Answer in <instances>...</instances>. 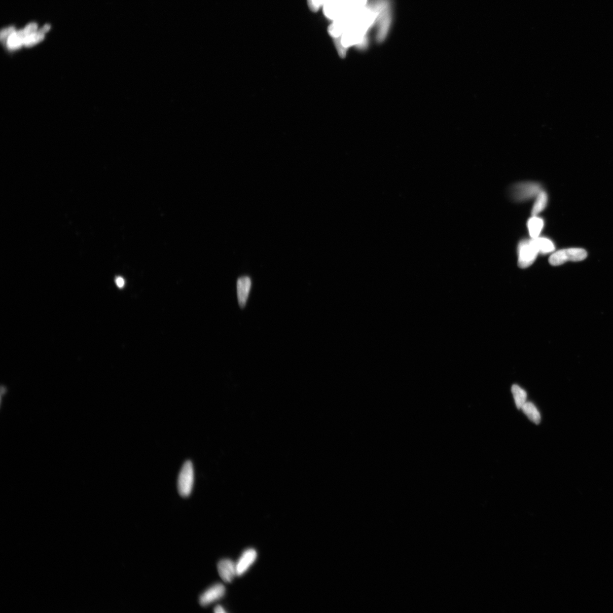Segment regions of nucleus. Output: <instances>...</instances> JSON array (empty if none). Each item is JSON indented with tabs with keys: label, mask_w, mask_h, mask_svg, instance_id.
Listing matches in <instances>:
<instances>
[{
	"label": "nucleus",
	"mask_w": 613,
	"mask_h": 613,
	"mask_svg": "<svg viewBox=\"0 0 613 613\" xmlns=\"http://www.w3.org/2000/svg\"><path fill=\"white\" fill-rule=\"evenodd\" d=\"M387 9L383 0H378L372 5H367L354 15L349 26L335 44L341 58H345L348 50L356 47L364 49L367 45V34Z\"/></svg>",
	"instance_id": "obj_1"
},
{
	"label": "nucleus",
	"mask_w": 613,
	"mask_h": 613,
	"mask_svg": "<svg viewBox=\"0 0 613 613\" xmlns=\"http://www.w3.org/2000/svg\"><path fill=\"white\" fill-rule=\"evenodd\" d=\"M194 482V467L192 461L188 460L182 467L177 481L178 491L182 497L187 498L190 496Z\"/></svg>",
	"instance_id": "obj_2"
},
{
	"label": "nucleus",
	"mask_w": 613,
	"mask_h": 613,
	"mask_svg": "<svg viewBox=\"0 0 613 613\" xmlns=\"http://www.w3.org/2000/svg\"><path fill=\"white\" fill-rule=\"evenodd\" d=\"M587 257V253L583 249L569 248L560 250L552 254L549 259V263L552 266H559L567 261L578 262L584 260Z\"/></svg>",
	"instance_id": "obj_3"
},
{
	"label": "nucleus",
	"mask_w": 613,
	"mask_h": 613,
	"mask_svg": "<svg viewBox=\"0 0 613 613\" xmlns=\"http://www.w3.org/2000/svg\"><path fill=\"white\" fill-rule=\"evenodd\" d=\"M538 253V250L532 238L521 241L518 247V266L521 268H527L531 266Z\"/></svg>",
	"instance_id": "obj_4"
},
{
	"label": "nucleus",
	"mask_w": 613,
	"mask_h": 613,
	"mask_svg": "<svg viewBox=\"0 0 613 613\" xmlns=\"http://www.w3.org/2000/svg\"><path fill=\"white\" fill-rule=\"evenodd\" d=\"M542 191L540 185L533 182H525L514 185L511 189V195L514 200L523 202L538 195Z\"/></svg>",
	"instance_id": "obj_5"
},
{
	"label": "nucleus",
	"mask_w": 613,
	"mask_h": 613,
	"mask_svg": "<svg viewBox=\"0 0 613 613\" xmlns=\"http://www.w3.org/2000/svg\"><path fill=\"white\" fill-rule=\"evenodd\" d=\"M347 0H327L323 6V13L333 21L347 12Z\"/></svg>",
	"instance_id": "obj_6"
},
{
	"label": "nucleus",
	"mask_w": 613,
	"mask_h": 613,
	"mask_svg": "<svg viewBox=\"0 0 613 613\" xmlns=\"http://www.w3.org/2000/svg\"><path fill=\"white\" fill-rule=\"evenodd\" d=\"M37 24L31 23L24 29L17 32H14L7 40V46L11 50H17L24 44V40L26 37L35 33L37 29Z\"/></svg>",
	"instance_id": "obj_7"
},
{
	"label": "nucleus",
	"mask_w": 613,
	"mask_h": 613,
	"mask_svg": "<svg viewBox=\"0 0 613 613\" xmlns=\"http://www.w3.org/2000/svg\"><path fill=\"white\" fill-rule=\"evenodd\" d=\"M226 588L221 584H215L207 589L199 597V603L203 607H206L214 603L225 595Z\"/></svg>",
	"instance_id": "obj_8"
},
{
	"label": "nucleus",
	"mask_w": 613,
	"mask_h": 613,
	"mask_svg": "<svg viewBox=\"0 0 613 613\" xmlns=\"http://www.w3.org/2000/svg\"><path fill=\"white\" fill-rule=\"evenodd\" d=\"M257 557L256 551L253 548L246 550L242 554L236 563L237 576L244 574L256 561Z\"/></svg>",
	"instance_id": "obj_9"
},
{
	"label": "nucleus",
	"mask_w": 613,
	"mask_h": 613,
	"mask_svg": "<svg viewBox=\"0 0 613 613\" xmlns=\"http://www.w3.org/2000/svg\"><path fill=\"white\" fill-rule=\"evenodd\" d=\"M218 570L222 580L231 582L237 576L236 563L229 559H222L218 564Z\"/></svg>",
	"instance_id": "obj_10"
},
{
	"label": "nucleus",
	"mask_w": 613,
	"mask_h": 613,
	"mask_svg": "<svg viewBox=\"0 0 613 613\" xmlns=\"http://www.w3.org/2000/svg\"><path fill=\"white\" fill-rule=\"evenodd\" d=\"M252 281L248 277H242L238 278L237 282V294L238 305L241 308H244L247 304L250 290H251Z\"/></svg>",
	"instance_id": "obj_11"
},
{
	"label": "nucleus",
	"mask_w": 613,
	"mask_h": 613,
	"mask_svg": "<svg viewBox=\"0 0 613 613\" xmlns=\"http://www.w3.org/2000/svg\"><path fill=\"white\" fill-rule=\"evenodd\" d=\"M543 226L544 221L543 219L537 217L536 216H533L532 218L529 219L528 222L530 236L532 238L539 237Z\"/></svg>",
	"instance_id": "obj_12"
},
{
	"label": "nucleus",
	"mask_w": 613,
	"mask_h": 613,
	"mask_svg": "<svg viewBox=\"0 0 613 613\" xmlns=\"http://www.w3.org/2000/svg\"><path fill=\"white\" fill-rule=\"evenodd\" d=\"M521 410L531 421L536 424H539L541 420L540 414L535 404L527 402L522 406Z\"/></svg>",
	"instance_id": "obj_13"
},
{
	"label": "nucleus",
	"mask_w": 613,
	"mask_h": 613,
	"mask_svg": "<svg viewBox=\"0 0 613 613\" xmlns=\"http://www.w3.org/2000/svg\"><path fill=\"white\" fill-rule=\"evenodd\" d=\"M532 239L538 249L539 253L542 254H547V253L553 252L555 250L554 243L547 238L538 237L532 238Z\"/></svg>",
	"instance_id": "obj_14"
},
{
	"label": "nucleus",
	"mask_w": 613,
	"mask_h": 613,
	"mask_svg": "<svg viewBox=\"0 0 613 613\" xmlns=\"http://www.w3.org/2000/svg\"><path fill=\"white\" fill-rule=\"evenodd\" d=\"M50 29V26L45 25L38 32L34 33L31 35L26 37L24 40V45L26 47H31L39 42V41L44 39V34L47 33Z\"/></svg>",
	"instance_id": "obj_15"
},
{
	"label": "nucleus",
	"mask_w": 613,
	"mask_h": 613,
	"mask_svg": "<svg viewBox=\"0 0 613 613\" xmlns=\"http://www.w3.org/2000/svg\"><path fill=\"white\" fill-rule=\"evenodd\" d=\"M548 201L547 195L546 192L541 191L538 195L533 207L532 215L536 216L542 212L546 207Z\"/></svg>",
	"instance_id": "obj_16"
},
{
	"label": "nucleus",
	"mask_w": 613,
	"mask_h": 613,
	"mask_svg": "<svg viewBox=\"0 0 613 613\" xmlns=\"http://www.w3.org/2000/svg\"><path fill=\"white\" fill-rule=\"evenodd\" d=\"M512 392L514 401L518 410L521 409L524 404L527 402V393L520 387L519 385L514 384L512 387Z\"/></svg>",
	"instance_id": "obj_17"
},
{
	"label": "nucleus",
	"mask_w": 613,
	"mask_h": 613,
	"mask_svg": "<svg viewBox=\"0 0 613 613\" xmlns=\"http://www.w3.org/2000/svg\"><path fill=\"white\" fill-rule=\"evenodd\" d=\"M327 0H307V3L310 10L313 12H317L323 6Z\"/></svg>",
	"instance_id": "obj_18"
},
{
	"label": "nucleus",
	"mask_w": 613,
	"mask_h": 613,
	"mask_svg": "<svg viewBox=\"0 0 613 613\" xmlns=\"http://www.w3.org/2000/svg\"><path fill=\"white\" fill-rule=\"evenodd\" d=\"M14 32V27H9L2 30L1 32V40L2 42H5V41L8 39L11 34H12Z\"/></svg>",
	"instance_id": "obj_19"
},
{
	"label": "nucleus",
	"mask_w": 613,
	"mask_h": 613,
	"mask_svg": "<svg viewBox=\"0 0 613 613\" xmlns=\"http://www.w3.org/2000/svg\"><path fill=\"white\" fill-rule=\"evenodd\" d=\"M115 283L117 286L120 289L123 288L125 285L124 279L121 277H116L115 279Z\"/></svg>",
	"instance_id": "obj_20"
},
{
	"label": "nucleus",
	"mask_w": 613,
	"mask_h": 613,
	"mask_svg": "<svg viewBox=\"0 0 613 613\" xmlns=\"http://www.w3.org/2000/svg\"><path fill=\"white\" fill-rule=\"evenodd\" d=\"M214 612L216 613H226L225 609L221 606H217L214 609Z\"/></svg>",
	"instance_id": "obj_21"
}]
</instances>
